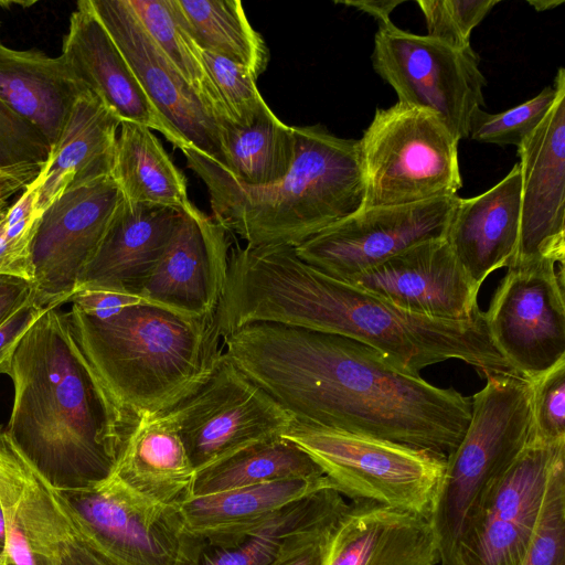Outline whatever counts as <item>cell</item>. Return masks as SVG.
Returning a JSON list of instances; mask_svg holds the SVG:
<instances>
[{"instance_id": "27", "label": "cell", "mask_w": 565, "mask_h": 565, "mask_svg": "<svg viewBox=\"0 0 565 565\" xmlns=\"http://www.w3.org/2000/svg\"><path fill=\"white\" fill-rule=\"evenodd\" d=\"M110 475L152 501L180 505L191 495L195 469L164 412L136 418Z\"/></svg>"}, {"instance_id": "14", "label": "cell", "mask_w": 565, "mask_h": 565, "mask_svg": "<svg viewBox=\"0 0 565 565\" xmlns=\"http://www.w3.org/2000/svg\"><path fill=\"white\" fill-rule=\"evenodd\" d=\"M124 196L111 175L71 185L43 212L32 247L33 299L45 309L70 301Z\"/></svg>"}, {"instance_id": "2", "label": "cell", "mask_w": 565, "mask_h": 565, "mask_svg": "<svg viewBox=\"0 0 565 565\" xmlns=\"http://www.w3.org/2000/svg\"><path fill=\"white\" fill-rule=\"evenodd\" d=\"M217 317L223 335L244 324L274 322L351 338L414 375L454 359L484 376H519L492 343L483 311L462 321L414 315L324 274L288 245L231 250Z\"/></svg>"}, {"instance_id": "50", "label": "cell", "mask_w": 565, "mask_h": 565, "mask_svg": "<svg viewBox=\"0 0 565 565\" xmlns=\"http://www.w3.org/2000/svg\"><path fill=\"white\" fill-rule=\"evenodd\" d=\"M7 550V537H6V525L3 512L0 505V556L6 553Z\"/></svg>"}, {"instance_id": "43", "label": "cell", "mask_w": 565, "mask_h": 565, "mask_svg": "<svg viewBox=\"0 0 565 565\" xmlns=\"http://www.w3.org/2000/svg\"><path fill=\"white\" fill-rule=\"evenodd\" d=\"M145 298L138 295L124 294L118 291L102 289H79L76 290L70 301L75 309L81 312L96 317H109L126 307L136 305Z\"/></svg>"}, {"instance_id": "48", "label": "cell", "mask_w": 565, "mask_h": 565, "mask_svg": "<svg viewBox=\"0 0 565 565\" xmlns=\"http://www.w3.org/2000/svg\"><path fill=\"white\" fill-rule=\"evenodd\" d=\"M337 3H341L349 7H354L355 9L363 11L370 15H372L375 20L379 21V25L391 23L390 15L392 11L403 3V0H344V1H335Z\"/></svg>"}, {"instance_id": "45", "label": "cell", "mask_w": 565, "mask_h": 565, "mask_svg": "<svg viewBox=\"0 0 565 565\" xmlns=\"http://www.w3.org/2000/svg\"><path fill=\"white\" fill-rule=\"evenodd\" d=\"M43 163L0 164V220L9 209V199L23 191L40 174Z\"/></svg>"}, {"instance_id": "4", "label": "cell", "mask_w": 565, "mask_h": 565, "mask_svg": "<svg viewBox=\"0 0 565 565\" xmlns=\"http://www.w3.org/2000/svg\"><path fill=\"white\" fill-rule=\"evenodd\" d=\"M295 156L289 172L265 186H247L220 164L183 148L186 166L209 192L213 218L249 246H297L360 211L365 181L359 140L321 125L292 127Z\"/></svg>"}, {"instance_id": "13", "label": "cell", "mask_w": 565, "mask_h": 565, "mask_svg": "<svg viewBox=\"0 0 565 565\" xmlns=\"http://www.w3.org/2000/svg\"><path fill=\"white\" fill-rule=\"evenodd\" d=\"M565 455V439L534 435L482 491L457 550V565H520L541 512L550 472Z\"/></svg>"}, {"instance_id": "28", "label": "cell", "mask_w": 565, "mask_h": 565, "mask_svg": "<svg viewBox=\"0 0 565 565\" xmlns=\"http://www.w3.org/2000/svg\"><path fill=\"white\" fill-rule=\"evenodd\" d=\"M17 481L28 533L38 552L52 565H125L92 537L60 493L20 451Z\"/></svg>"}, {"instance_id": "9", "label": "cell", "mask_w": 565, "mask_h": 565, "mask_svg": "<svg viewBox=\"0 0 565 565\" xmlns=\"http://www.w3.org/2000/svg\"><path fill=\"white\" fill-rule=\"evenodd\" d=\"M371 60L397 94V103L431 111L458 141L469 138L470 121L484 105L487 85L471 46L454 49L391 22L379 25Z\"/></svg>"}, {"instance_id": "35", "label": "cell", "mask_w": 565, "mask_h": 565, "mask_svg": "<svg viewBox=\"0 0 565 565\" xmlns=\"http://www.w3.org/2000/svg\"><path fill=\"white\" fill-rule=\"evenodd\" d=\"M558 84L544 87L536 96L497 114L478 109L470 121L469 138L478 142L519 147L540 126L551 110Z\"/></svg>"}, {"instance_id": "49", "label": "cell", "mask_w": 565, "mask_h": 565, "mask_svg": "<svg viewBox=\"0 0 565 565\" xmlns=\"http://www.w3.org/2000/svg\"><path fill=\"white\" fill-rule=\"evenodd\" d=\"M527 3L532 6L535 11L542 12L546 10L554 9L562 3H564L563 0H527Z\"/></svg>"}, {"instance_id": "41", "label": "cell", "mask_w": 565, "mask_h": 565, "mask_svg": "<svg viewBox=\"0 0 565 565\" xmlns=\"http://www.w3.org/2000/svg\"><path fill=\"white\" fill-rule=\"evenodd\" d=\"M49 151L44 139L0 99V164L44 163Z\"/></svg>"}, {"instance_id": "36", "label": "cell", "mask_w": 565, "mask_h": 565, "mask_svg": "<svg viewBox=\"0 0 565 565\" xmlns=\"http://www.w3.org/2000/svg\"><path fill=\"white\" fill-rule=\"evenodd\" d=\"M18 449L0 425V505L3 512L8 565H52L33 544L23 519L17 481Z\"/></svg>"}, {"instance_id": "10", "label": "cell", "mask_w": 565, "mask_h": 565, "mask_svg": "<svg viewBox=\"0 0 565 565\" xmlns=\"http://www.w3.org/2000/svg\"><path fill=\"white\" fill-rule=\"evenodd\" d=\"M539 257L514 262L484 319L492 343L519 376L531 381L565 359L564 267Z\"/></svg>"}, {"instance_id": "44", "label": "cell", "mask_w": 565, "mask_h": 565, "mask_svg": "<svg viewBox=\"0 0 565 565\" xmlns=\"http://www.w3.org/2000/svg\"><path fill=\"white\" fill-rule=\"evenodd\" d=\"M334 522L298 540L273 565H322L327 540Z\"/></svg>"}, {"instance_id": "16", "label": "cell", "mask_w": 565, "mask_h": 565, "mask_svg": "<svg viewBox=\"0 0 565 565\" xmlns=\"http://www.w3.org/2000/svg\"><path fill=\"white\" fill-rule=\"evenodd\" d=\"M146 95L192 148L220 164V127L139 21L128 0H87Z\"/></svg>"}, {"instance_id": "24", "label": "cell", "mask_w": 565, "mask_h": 565, "mask_svg": "<svg viewBox=\"0 0 565 565\" xmlns=\"http://www.w3.org/2000/svg\"><path fill=\"white\" fill-rule=\"evenodd\" d=\"M347 505L341 493L326 488L257 523L198 536L194 565H273L298 540L333 523Z\"/></svg>"}, {"instance_id": "8", "label": "cell", "mask_w": 565, "mask_h": 565, "mask_svg": "<svg viewBox=\"0 0 565 565\" xmlns=\"http://www.w3.org/2000/svg\"><path fill=\"white\" fill-rule=\"evenodd\" d=\"M352 501L366 500L429 518L446 459L397 443L292 419L282 433Z\"/></svg>"}, {"instance_id": "32", "label": "cell", "mask_w": 565, "mask_h": 565, "mask_svg": "<svg viewBox=\"0 0 565 565\" xmlns=\"http://www.w3.org/2000/svg\"><path fill=\"white\" fill-rule=\"evenodd\" d=\"M220 146V166L241 184L258 188L275 183L289 172L295 135L292 127L268 107L248 126L223 125Z\"/></svg>"}, {"instance_id": "15", "label": "cell", "mask_w": 565, "mask_h": 565, "mask_svg": "<svg viewBox=\"0 0 565 565\" xmlns=\"http://www.w3.org/2000/svg\"><path fill=\"white\" fill-rule=\"evenodd\" d=\"M458 199L361 209L294 248L307 264L347 281L415 245L445 238Z\"/></svg>"}, {"instance_id": "47", "label": "cell", "mask_w": 565, "mask_h": 565, "mask_svg": "<svg viewBox=\"0 0 565 565\" xmlns=\"http://www.w3.org/2000/svg\"><path fill=\"white\" fill-rule=\"evenodd\" d=\"M32 298L30 280L0 275V326Z\"/></svg>"}, {"instance_id": "33", "label": "cell", "mask_w": 565, "mask_h": 565, "mask_svg": "<svg viewBox=\"0 0 565 565\" xmlns=\"http://www.w3.org/2000/svg\"><path fill=\"white\" fill-rule=\"evenodd\" d=\"M178 14L200 50L243 65L258 78L269 52L253 29L239 0H172Z\"/></svg>"}, {"instance_id": "46", "label": "cell", "mask_w": 565, "mask_h": 565, "mask_svg": "<svg viewBox=\"0 0 565 565\" xmlns=\"http://www.w3.org/2000/svg\"><path fill=\"white\" fill-rule=\"evenodd\" d=\"M0 275L19 277L31 281V253L14 245L6 235L0 220Z\"/></svg>"}, {"instance_id": "17", "label": "cell", "mask_w": 565, "mask_h": 565, "mask_svg": "<svg viewBox=\"0 0 565 565\" xmlns=\"http://www.w3.org/2000/svg\"><path fill=\"white\" fill-rule=\"evenodd\" d=\"M555 81L558 84V92L551 110L533 134L518 147L521 170V218L514 262L539 257L553 258L561 264L565 260L563 67L558 68Z\"/></svg>"}, {"instance_id": "5", "label": "cell", "mask_w": 565, "mask_h": 565, "mask_svg": "<svg viewBox=\"0 0 565 565\" xmlns=\"http://www.w3.org/2000/svg\"><path fill=\"white\" fill-rule=\"evenodd\" d=\"M72 331L130 422L194 394L223 355L217 312L196 317L143 299L105 318L72 307Z\"/></svg>"}, {"instance_id": "40", "label": "cell", "mask_w": 565, "mask_h": 565, "mask_svg": "<svg viewBox=\"0 0 565 565\" xmlns=\"http://www.w3.org/2000/svg\"><path fill=\"white\" fill-rule=\"evenodd\" d=\"M530 383L533 435L550 443L565 439V359Z\"/></svg>"}, {"instance_id": "25", "label": "cell", "mask_w": 565, "mask_h": 565, "mask_svg": "<svg viewBox=\"0 0 565 565\" xmlns=\"http://www.w3.org/2000/svg\"><path fill=\"white\" fill-rule=\"evenodd\" d=\"M120 124L94 93L78 97L36 177L41 212L71 185L110 175Z\"/></svg>"}, {"instance_id": "26", "label": "cell", "mask_w": 565, "mask_h": 565, "mask_svg": "<svg viewBox=\"0 0 565 565\" xmlns=\"http://www.w3.org/2000/svg\"><path fill=\"white\" fill-rule=\"evenodd\" d=\"M87 90L62 55L51 57L0 43V99L50 149L75 102Z\"/></svg>"}, {"instance_id": "39", "label": "cell", "mask_w": 565, "mask_h": 565, "mask_svg": "<svg viewBox=\"0 0 565 565\" xmlns=\"http://www.w3.org/2000/svg\"><path fill=\"white\" fill-rule=\"evenodd\" d=\"M499 0H417L428 34L454 49L470 47V34Z\"/></svg>"}, {"instance_id": "30", "label": "cell", "mask_w": 565, "mask_h": 565, "mask_svg": "<svg viewBox=\"0 0 565 565\" xmlns=\"http://www.w3.org/2000/svg\"><path fill=\"white\" fill-rule=\"evenodd\" d=\"M326 488L335 489L326 476L279 480L189 497L179 508L186 530L203 536L257 523Z\"/></svg>"}, {"instance_id": "21", "label": "cell", "mask_w": 565, "mask_h": 565, "mask_svg": "<svg viewBox=\"0 0 565 565\" xmlns=\"http://www.w3.org/2000/svg\"><path fill=\"white\" fill-rule=\"evenodd\" d=\"M61 55L86 88L113 109L121 121L143 125L161 132L175 148H186L183 139L150 102L87 0L78 1L70 18Z\"/></svg>"}, {"instance_id": "19", "label": "cell", "mask_w": 565, "mask_h": 565, "mask_svg": "<svg viewBox=\"0 0 565 565\" xmlns=\"http://www.w3.org/2000/svg\"><path fill=\"white\" fill-rule=\"evenodd\" d=\"M347 282L422 317L462 321L480 311L479 288L445 238L415 245Z\"/></svg>"}, {"instance_id": "20", "label": "cell", "mask_w": 565, "mask_h": 565, "mask_svg": "<svg viewBox=\"0 0 565 565\" xmlns=\"http://www.w3.org/2000/svg\"><path fill=\"white\" fill-rule=\"evenodd\" d=\"M429 520L366 500L352 501L330 530L322 565H437Z\"/></svg>"}, {"instance_id": "6", "label": "cell", "mask_w": 565, "mask_h": 565, "mask_svg": "<svg viewBox=\"0 0 565 565\" xmlns=\"http://www.w3.org/2000/svg\"><path fill=\"white\" fill-rule=\"evenodd\" d=\"M486 379L472 396L465 435L446 458L428 518L441 565H457L458 544L480 494L533 437L530 381L497 374Z\"/></svg>"}, {"instance_id": "38", "label": "cell", "mask_w": 565, "mask_h": 565, "mask_svg": "<svg viewBox=\"0 0 565 565\" xmlns=\"http://www.w3.org/2000/svg\"><path fill=\"white\" fill-rule=\"evenodd\" d=\"M201 56L223 105L227 124L248 126L269 107L249 70L209 51L201 50Z\"/></svg>"}, {"instance_id": "31", "label": "cell", "mask_w": 565, "mask_h": 565, "mask_svg": "<svg viewBox=\"0 0 565 565\" xmlns=\"http://www.w3.org/2000/svg\"><path fill=\"white\" fill-rule=\"evenodd\" d=\"M323 471L298 445L276 436L195 471L191 495L288 479H318Z\"/></svg>"}, {"instance_id": "1", "label": "cell", "mask_w": 565, "mask_h": 565, "mask_svg": "<svg viewBox=\"0 0 565 565\" xmlns=\"http://www.w3.org/2000/svg\"><path fill=\"white\" fill-rule=\"evenodd\" d=\"M223 354L297 422L444 459L471 417V399L454 387L435 386L343 335L253 322L223 335Z\"/></svg>"}, {"instance_id": "12", "label": "cell", "mask_w": 565, "mask_h": 565, "mask_svg": "<svg viewBox=\"0 0 565 565\" xmlns=\"http://www.w3.org/2000/svg\"><path fill=\"white\" fill-rule=\"evenodd\" d=\"M167 413L195 471L282 435L294 419L224 354L209 380Z\"/></svg>"}, {"instance_id": "29", "label": "cell", "mask_w": 565, "mask_h": 565, "mask_svg": "<svg viewBox=\"0 0 565 565\" xmlns=\"http://www.w3.org/2000/svg\"><path fill=\"white\" fill-rule=\"evenodd\" d=\"M110 175L129 202L179 211L192 204L183 172L143 125L121 121Z\"/></svg>"}, {"instance_id": "22", "label": "cell", "mask_w": 565, "mask_h": 565, "mask_svg": "<svg viewBox=\"0 0 565 565\" xmlns=\"http://www.w3.org/2000/svg\"><path fill=\"white\" fill-rule=\"evenodd\" d=\"M182 211L122 200L77 288L138 295L169 245ZM75 290V291H76Z\"/></svg>"}, {"instance_id": "18", "label": "cell", "mask_w": 565, "mask_h": 565, "mask_svg": "<svg viewBox=\"0 0 565 565\" xmlns=\"http://www.w3.org/2000/svg\"><path fill=\"white\" fill-rule=\"evenodd\" d=\"M227 231L194 204L180 223L161 258L142 282L139 296L196 317L214 316L228 273Z\"/></svg>"}, {"instance_id": "51", "label": "cell", "mask_w": 565, "mask_h": 565, "mask_svg": "<svg viewBox=\"0 0 565 565\" xmlns=\"http://www.w3.org/2000/svg\"><path fill=\"white\" fill-rule=\"evenodd\" d=\"M0 565H8L7 552L0 556Z\"/></svg>"}, {"instance_id": "7", "label": "cell", "mask_w": 565, "mask_h": 565, "mask_svg": "<svg viewBox=\"0 0 565 565\" xmlns=\"http://www.w3.org/2000/svg\"><path fill=\"white\" fill-rule=\"evenodd\" d=\"M365 181L362 209L457 195L459 141L431 111L396 103L376 108L359 140Z\"/></svg>"}, {"instance_id": "11", "label": "cell", "mask_w": 565, "mask_h": 565, "mask_svg": "<svg viewBox=\"0 0 565 565\" xmlns=\"http://www.w3.org/2000/svg\"><path fill=\"white\" fill-rule=\"evenodd\" d=\"M92 537L125 565H194L199 537L179 505L131 490L114 476L72 490H56Z\"/></svg>"}, {"instance_id": "37", "label": "cell", "mask_w": 565, "mask_h": 565, "mask_svg": "<svg viewBox=\"0 0 565 565\" xmlns=\"http://www.w3.org/2000/svg\"><path fill=\"white\" fill-rule=\"evenodd\" d=\"M520 565H565V455L550 472L537 523Z\"/></svg>"}, {"instance_id": "42", "label": "cell", "mask_w": 565, "mask_h": 565, "mask_svg": "<svg viewBox=\"0 0 565 565\" xmlns=\"http://www.w3.org/2000/svg\"><path fill=\"white\" fill-rule=\"evenodd\" d=\"M46 310L32 298L0 326V374L10 375L21 339Z\"/></svg>"}, {"instance_id": "23", "label": "cell", "mask_w": 565, "mask_h": 565, "mask_svg": "<svg viewBox=\"0 0 565 565\" xmlns=\"http://www.w3.org/2000/svg\"><path fill=\"white\" fill-rule=\"evenodd\" d=\"M520 218L519 163L490 190L470 199H458L445 239L479 289L493 270L514 262Z\"/></svg>"}, {"instance_id": "34", "label": "cell", "mask_w": 565, "mask_h": 565, "mask_svg": "<svg viewBox=\"0 0 565 565\" xmlns=\"http://www.w3.org/2000/svg\"><path fill=\"white\" fill-rule=\"evenodd\" d=\"M139 21L195 93L221 128L227 124L223 105L201 56L172 0H128Z\"/></svg>"}, {"instance_id": "3", "label": "cell", "mask_w": 565, "mask_h": 565, "mask_svg": "<svg viewBox=\"0 0 565 565\" xmlns=\"http://www.w3.org/2000/svg\"><path fill=\"white\" fill-rule=\"evenodd\" d=\"M13 405L7 434L55 490L110 476L134 425L81 349L67 312L47 309L12 360Z\"/></svg>"}]
</instances>
